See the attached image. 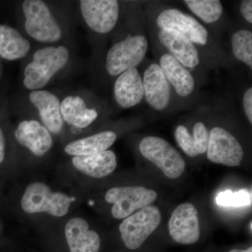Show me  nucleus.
<instances>
[{
	"mask_svg": "<svg viewBox=\"0 0 252 252\" xmlns=\"http://www.w3.org/2000/svg\"><path fill=\"white\" fill-rule=\"evenodd\" d=\"M63 121L77 128L87 127L98 117L97 111L86 107L84 99L79 96H68L61 103Z\"/></svg>",
	"mask_w": 252,
	"mask_h": 252,
	"instance_id": "aec40b11",
	"label": "nucleus"
},
{
	"mask_svg": "<svg viewBox=\"0 0 252 252\" xmlns=\"http://www.w3.org/2000/svg\"><path fill=\"white\" fill-rule=\"evenodd\" d=\"M31 49L29 41L14 28L0 25V56L8 61L24 57Z\"/></svg>",
	"mask_w": 252,
	"mask_h": 252,
	"instance_id": "5701e85b",
	"label": "nucleus"
},
{
	"mask_svg": "<svg viewBox=\"0 0 252 252\" xmlns=\"http://www.w3.org/2000/svg\"><path fill=\"white\" fill-rule=\"evenodd\" d=\"M216 203L220 206L243 207L251 205L252 195L246 190L233 193L230 190L220 192L216 198Z\"/></svg>",
	"mask_w": 252,
	"mask_h": 252,
	"instance_id": "a878e982",
	"label": "nucleus"
},
{
	"mask_svg": "<svg viewBox=\"0 0 252 252\" xmlns=\"http://www.w3.org/2000/svg\"><path fill=\"white\" fill-rule=\"evenodd\" d=\"M158 198L152 189L143 187H121L109 189L105 200L113 204L112 215L117 220L127 218L137 210L148 207Z\"/></svg>",
	"mask_w": 252,
	"mask_h": 252,
	"instance_id": "0eeeda50",
	"label": "nucleus"
},
{
	"mask_svg": "<svg viewBox=\"0 0 252 252\" xmlns=\"http://www.w3.org/2000/svg\"><path fill=\"white\" fill-rule=\"evenodd\" d=\"M209 133L203 122L193 126V135L184 126H179L175 131V139L184 152L190 157L206 153L209 142Z\"/></svg>",
	"mask_w": 252,
	"mask_h": 252,
	"instance_id": "4be33fe9",
	"label": "nucleus"
},
{
	"mask_svg": "<svg viewBox=\"0 0 252 252\" xmlns=\"http://www.w3.org/2000/svg\"><path fill=\"white\" fill-rule=\"evenodd\" d=\"M158 39L172 57L184 67L193 68L200 63L198 51L193 43L175 32L160 30Z\"/></svg>",
	"mask_w": 252,
	"mask_h": 252,
	"instance_id": "f3484780",
	"label": "nucleus"
},
{
	"mask_svg": "<svg viewBox=\"0 0 252 252\" xmlns=\"http://www.w3.org/2000/svg\"><path fill=\"white\" fill-rule=\"evenodd\" d=\"M142 83L149 105L157 111L166 108L170 99V84L159 64L154 63L147 68Z\"/></svg>",
	"mask_w": 252,
	"mask_h": 252,
	"instance_id": "ddd939ff",
	"label": "nucleus"
},
{
	"mask_svg": "<svg viewBox=\"0 0 252 252\" xmlns=\"http://www.w3.org/2000/svg\"><path fill=\"white\" fill-rule=\"evenodd\" d=\"M15 137L18 143L39 157L47 154L54 144L51 132L35 120L21 122L15 131Z\"/></svg>",
	"mask_w": 252,
	"mask_h": 252,
	"instance_id": "f8f14e48",
	"label": "nucleus"
},
{
	"mask_svg": "<svg viewBox=\"0 0 252 252\" xmlns=\"http://www.w3.org/2000/svg\"><path fill=\"white\" fill-rule=\"evenodd\" d=\"M73 166L89 177L102 178L112 174L117 166V157L112 151L84 157H74Z\"/></svg>",
	"mask_w": 252,
	"mask_h": 252,
	"instance_id": "a211bd4d",
	"label": "nucleus"
},
{
	"mask_svg": "<svg viewBox=\"0 0 252 252\" xmlns=\"http://www.w3.org/2000/svg\"><path fill=\"white\" fill-rule=\"evenodd\" d=\"M169 233L177 243L192 245L200 236L198 212L193 204H181L172 212L169 221Z\"/></svg>",
	"mask_w": 252,
	"mask_h": 252,
	"instance_id": "9b49d317",
	"label": "nucleus"
},
{
	"mask_svg": "<svg viewBox=\"0 0 252 252\" xmlns=\"http://www.w3.org/2000/svg\"><path fill=\"white\" fill-rule=\"evenodd\" d=\"M69 57V51L65 46H49L37 50L33 55L32 62L25 69L23 84L29 90L42 89L64 67Z\"/></svg>",
	"mask_w": 252,
	"mask_h": 252,
	"instance_id": "f257e3e1",
	"label": "nucleus"
},
{
	"mask_svg": "<svg viewBox=\"0 0 252 252\" xmlns=\"http://www.w3.org/2000/svg\"><path fill=\"white\" fill-rule=\"evenodd\" d=\"M148 50V41L143 35L129 36L116 43L109 50L106 68L112 76L135 68L144 59Z\"/></svg>",
	"mask_w": 252,
	"mask_h": 252,
	"instance_id": "423d86ee",
	"label": "nucleus"
},
{
	"mask_svg": "<svg viewBox=\"0 0 252 252\" xmlns=\"http://www.w3.org/2000/svg\"><path fill=\"white\" fill-rule=\"evenodd\" d=\"M114 94L116 101L123 108H131L140 103L144 96L143 83L136 68L121 74L114 84Z\"/></svg>",
	"mask_w": 252,
	"mask_h": 252,
	"instance_id": "dca6fc26",
	"label": "nucleus"
},
{
	"mask_svg": "<svg viewBox=\"0 0 252 252\" xmlns=\"http://www.w3.org/2000/svg\"><path fill=\"white\" fill-rule=\"evenodd\" d=\"M240 12L242 16L248 22L252 23V1L245 0L240 5Z\"/></svg>",
	"mask_w": 252,
	"mask_h": 252,
	"instance_id": "cd10ccee",
	"label": "nucleus"
},
{
	"mask_svg": "<svg viewBox=\"0 0 252 252\" xmlns=\"http://www.w3.org/2000/svg\"><path fill=\"white\" fill-rule=\"evenodd\" d=\"M207 156L209 160L214 163L236 167L243 160L244 152L234 136L223 127H215L209 135Z\"/></svg>",
	"mask_w": 252,
	"mask_h": 252,
	"instance_id": "6e6552de",
	"label": "nucleus"
},
{
	"mask_svg": "<svg viewBox=\"0 0 252 252\" xmlns=\"http://www.w3.org/2000/svg\"><path fill=\"white\" fill-rule=\"evenodd\" d=\"M161 215L157 207L148 206L124 219L119 225L121 237L129 250L140 248L160 225Z\"/></svg>",
	"mask_w": 252,
	"mask_h": 252,
	"instance_id": "39448f33",
	"label": "nucleus"
},
{
	"mask_svg": "<svg viewBox=\"0 0 252 252\" xmlns=\"http://www.w3.org/2000/svg\"><path fill=\"white\" fill-rule=\"evenodd\" d=\"M229 252H252V248L250 247V248L247 249V250H230Z\"/></svg>",
	"mask_w": 252,
	"mask_h": 252,
	"instance_id": "c756f323",
	"label": "nucleus"
},
{
	"mask_svg": "<svg viewBox=\"0 0 252 252\" xmlns=\"http://www.w3.org/2000/svg\"><path fill=\"white\" fill-rule=\"evenodd\" d=\"M117 139L112 131H104L90 137L74 141L64 147V152L73 157H84L102 153L112 147Z\"/></svg>",
	"mask_w": 252,
	"mask_h": 252,
	"instance_id": "412c9836",
	"label": "nucleus"
},
{
	"mask_svg": "<svg viewBox=\"0 0 252 252\" xmlns=\"http://www.w3.org/2000/svg\"><path fill=\"white\" fill-rule=\"evenodd\" d=\"M160 67L179 95L187 97L192 94L195 88L193 76L171 55L165 54L160 58Z\"/></svg>",
	"mask_w": 252,
	"mask_h": 252,
	"instance_id": "6ab92c4d",
	"label": "nucleus"
},
{
	"mask_svg": "<svg viewBox=\"0 0 252 252\" xmlns=\"http://www.w3.org/2000/svg\"><path fill=\"white\" fill-rule=\"evenodd\" d=\"M70 252H98L101 240L98 233L91 230L87 220L74 217L68 220L64 228Z\"/></svg>",
	"mask_w": 252,
	"mask_h": 252,
	"instance_id": "4468645a",
	"label": "nucleus"
},
{
	"mask_svg": "<svg viewBox=\"0 0 252 252\" xmlns=\"http://www.w3.org/2000/svg\"><path fill=\"white\" fill-rule=\"evenodd\" d=\"M23 11L26 18L25 29L32 38L48 43L61 39V28L45 2L26 0L23 3Z\"/></svg>",
	"mask_w": 252,
	"mask_h": 252,
	"instance_id": "7ed1b4c3",
	"label": "nucleus"
},
{
	"mask_svg": "<svg viewBox=\"0 0 252 252\" xmlns=\"http://www.w3.org/2000/svg\"><path fill=\"white\" fill-rule=\"evenodd\" d=\"M243 107L250 124H252V88H250L243 96Z\"/></svg>",
	"mask_w": 252,
	"mask_h": 252,
	"instance_id": "bb28decb",
	"label": "nucleus"
},
{
	"mask_svg": "<svg viewBox=\"0 0 252 252\" xmlns=\"http://www.w3.org/2000/svg\"><path fill=\"white\" fill-rule=\"evenodd\" d=\"M30 100L39 111L46 128L51 133H60L63 130L64 121L59 97L48 91H33L30 94Z\"/></svg>",
	"mask_w": 252,
	"mask_h": 252,
	"instance_id": "2eb2a0df",
	"label": "nucleus"
},
{
	"mask_svg": "<svg viewBox=\"0 0 252 252\" xmlns=\"http://www.w3.org/2000/svg\"><path fill=\"white\" fill-rule=\"evenodd\" d=\"M5 148H6V142L3 131L0 127V164L2 163L5 158Z\"/></svg>",
	"mask_w": 252,
	"mask_h": 252,
	"instance_id": "c85d7f7f",
	"label": "nucleus"
},
{
	"mask_svg": "<svg viewBox=\"0 0 252 252\" xmlns=\"http://www.w3.org/2000/svg\"><path fill=\"white\" fill-rule=\"evenodd\" d=\"M158 26L160 30H167L178 33L192 43L205 45L208 39V32L195 18L182 12L180 10H164L158 16Z\"/></svg>",
	"mask_w": 252,
	"mask_h": 252,
	"instance_id": "1a4fd4ad",
	"label": "nucleus"
},
{
	"mask_svg": "<svg viewBox=\"0 0 252 252\" xmlns=\"http://www.w3.org/2000/svg\"><path fill=\"white\" fill-rule=\"evenodd\" d=\"M73 199L64 193L54 191L42 182H33L26 187L21 206L28 214L47 213L56 217L65 216Z\"/></svg>",
	"mask_w": 252,
	"mask_h": 252,
	"instance_id": "f03ea898",
	"label": "nucleus"
},
{
	"mask_svg": "<svg viewBox=\"0 0 252 252\" xmlns=\"http://www.w3.org/2000/svg\"><path fill=\"white\" fill-rule=\"evenodd\" d=\"M185 2L194 14L206 23L216 22L223 14V6L219 0H186Z\"/></svg>",
	"mask_w": 252,
	"mask_h": 252,
	"instance_id": "b1692460",
	"label": "nucleus"
},
{
	"mask_svg": "<svg viewBox=\"0 0 252 252\" xmlns=\"http://www.w3.org/2000/svg\"><path fill=\"white\" fill-rule=\"evenodd\" d=\"M0 228H1V225H0Z\"/></svg>",
	"mask_w": 252,
	"mask_h": 252,
	"instance_id": "7c9ffc66",
	"label": "nucleus"
},
{
	"mask_svg": "<svg viewBox=\"0 0 252 252\" xmlns=\"http://www.w3.org/2000/svg\"><path fill=\"white\" fill-rule=\"evenodd\" d=\"M81 12L91 30L106 34L115 27L119 16V4L116 0H82Z\"/></svg>",
	"mask_w": 252,
	"mask_h": 252,
	"instance_id": "9d476101",
	"label": "nucleus"
},
{
	"mask_svg": "<svg viewBox=\"0 0 252 252\" xmlns=\"http://www.w3.org/2000/svg\"><path fill=\"white\" fill-rule=\"evenodd\" d=\"M234 56L238 61L252 68V33L247 30L235 32L231 38Z\"/></svg>",
	"mask_w": 252,
	"mask_h": 252,
	"instance_id": "393cba45",
	"label": "nucleus"
},
{
	"mask_svg": "<svg viewBox=\"0 0 252 252\" xmlns=\"http://www.w3.org/2000/svg\"><path fill=\"white\" fill-rule=\"evenodd\" d=\"M139 148L142 155L158 167L167 178H178L185 172L183 158L164 139L154 136L144 137Z\"/></svg>",
	"mask_w": 252,
	"mask_h": 252,
	"instance_id": "20e7f679",
	"label": "nucleus"
}]
</instances>
